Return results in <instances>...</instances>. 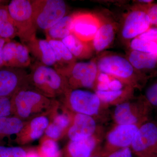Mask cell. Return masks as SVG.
I'll return each mask as SVG.
<instances>
[{
    "label": "cell",
    "instance_id": "obj_30",
    "mask_svg": "<svg viewBox=\"0 0 157 157\" xmlns=\"http://www.w3.org/2000/svg\"><path fill=\"white\" fill-rule=\"evenodd\" d=\"M0 157H27V154L23 149L18 147L0 145Z\"/></svg>",
    "mask_w": 157,
    "mask_h": 157
},
{
    "label": "cell",
    "instance_id": "obj_19",
    "mask_svg": "<svg viewBox=\"0 0 157 157\" xmlns=\"http://www.w3.org/2000/svg\"><path fill=\"white\" fill-rule=\"evenodd\" d=\"M117 27L110 21L102 20L100 28L91 42L94 52L101 53L110 46L114 41Z\"/></svg>",
    "mask_w": 157,
    "mask_h": 157
},
{
    "label": "cell",
    "instance_id": "obj_8",
    "mask_svg": "<svg viewBox=\"0 0 157 157\" xmlns=\"http://www.w3.org/2000/svg\"><path fill=\"white\" fill-rule=\"evenodd\" d=\"M140 126L135 125H116L105 135L101 155L107 156L120 150L131 147Z\"/></svg>",
    "mask_w": 157,
    "mask_h": 157
},
{
    "label": "cell",
    "instance_id": "obj_37",
    "mask_svg": "<svg viewBox=\"0 0 157 157\" xmlns=\"http://www.w3.org/2000/svg\"><path fill=\"white\" fill-rule=\"evenodd\" d=\"M9 40L3 39L0 37V68L4 67L3 66L2 59V51L3 47L6 42Z\"/></svg>",
    "mask_w": 157,
    "mask_h": 157
},
{
    "label": "cell",
    "instance_id": "obj_27",
    "mask_svg": "<svg viewBox=\"0 0 157 157\" xmlns=\"http://www.w3.org/2000/svg\"><path fill=\"white\" fill-rule=\"evenodd\" d=\"M131 50L152 54L155 55L157 48V42H148L135 38L130 41Z\"/></svg>",
    "mask_w": 157,
    "mask_h": 157
},
{
    "label": "cell",
    "instance_id": "obj_39",
    "mask_svg": "<svg viewBox=\"0 0 157 157\" xmlns=\"http://www.w3.org/2000/svg\"><path fill=\"white\" fill-rule=\"evenodd\" d=\"M27 157H39V156L36 154L30 153L28 155H27Z\"/></svg>",
    "mask_w": 157,
    "mask_h": 157
},
{
    "label": "cell",
    "instance_id": "obj_15",
    "mask_svg": "<svg viewBox=\"0 0 157 157\" xmlns=\"http://www.w3.org/2000/svg\"><path fill=\"white\" fill-rule=\"evenodd\" d=\"M103 129L87 138L70 140L68 151L70 157H92L101 155L102 143L105 138Z\"/></svg>",
    "mask_w": 157,
    "mask_h": 157
},
{
    "label": "cell",
    "instance_id": "obj_14",
    "mask_svg": "<svg viewBox=\"0 0 157 157\" xmlns=\"http://www.w3.org/2000/svg\"><path fill=\"white\" fill-rule=\"evenodd\" d=\"M30 54L28 48L25 44L8 40L3 48V66L24 69L31 65Z\"/></svg>",
    "mask_w": 157,
    "mask_h": 157
},
{
    "label": "cell",
    "instance_id": "obj_4",
    "mask_svg": "<svg viewBox=\"0 0 157 157\" xmlns=\"http://www.w3.org/2000/svg\"><path fill=\"white\" fill-rule=\"evenodd\" d=\"M8 7L21 43L25 44L36 37L37 29L34 21L31 1L12 0Z\"/></svg>",
    "mask_w": 157,
    "mask_h": 157
},
{
    "label": "cell",
    "instance_id": "obj_36",
    "mask_svg": "<svg viewBox=\"0 0 157 157\" xmlns=\"http://www.w3.org/2000/svg\"><path fill=\"white\" fill-rule=\"evenodd\" d=\"M105 157H133V154L130 147L120 150Z\"/></svg>",
    "mask_w": 157,
    "mask_h": 157
},
{
    "label": "cell",
    "instance_id": "obj_33",
    "mask_svg": "<svg viewBox=\"0 0 157 157\" xmlns=\"http://www.w3.org/2000/svg\"><path fill=\"white\" fill-rule=\"evenodd\" d=\"M137 38L148 42H157V27L151 26L147 30Z\"/></svg>",
    "mask_w": 157,
    "mask_h": 157
},
{
    "label": "cell",
    "instance_id": "obj_18",
    "mask_svg": "<svg viewBox=\"0 0 157 157\" xmlns=\"http://www.w3.org/2000/svg\"><path fill=\"white\" fill-rule=\"evenodd\" d=\"M30 54L42 65L54 67L56 64V60L53 49L46 39H39L37 37L26 43Z\"/></svg>",
    "mask_w": 157,
    "mask_h": 157
},
{
    "label": "cell",
    "instance_id": "obj_12",
    "mask_svg": "<svg viewBox=\"0 0 157 157\" xmlns=\"http://www.w3.org/2000/svg\"><path fill=\"white\" fill-rule=\"evenodd\" d=\"M48 101L45 96L33 90L21 87L11 97L12 109L21 118L31 115L35 107Z\"/></svg>",
    "mask_w": 157,
    "mask_h": 157
},
{
    "label": "cell",
    "instance_id": "obj_26",
    "mask_svg": "<svg viewBox=\"0 0 157 157\" xmlns=\"http://www.w3.org/2000/svg\"><path fill=\"white\" fill-rule=\"evenodd\" d=\"M48 124L49 121L45 117L40 116L34 118L30 124V136L31 139L35 140L40 138L49 125Z\"/></svg>",
    "mask_w": 157,
    "mask_h": 157
},
{
    "label": "cell",
    "instance_id": "obj_29",
    "mask_svg": "<svg viewBox=\"0 0 157 157\" xmlns=\"http://www.w3.org/2000/svg\"><path fill=\"white\" fill-rule=\"evenodd\" d=\"M143 96L152 109H157V80L147 88Z\"/></svg>",
    "mask_w": 157,
    "mask_h": 157
},
{
    "label": "cell",
    "instance_id": "obj_25",
    "mask_svg": "<svg viewBox=\"0 0 157 157\" xmlns=\"http://www.w3.org/2000/svg\"><path fill=\"white\" fill-rule=\"evenodd\" d=\"M23 127V123L19 118L10 116L0 117V138L18 134Z\"/></svg>",
    "mask_w": 157,
    "mask_h": 157
},
{
    "label": "cell",
    "instance_id": "obj_16",
    "mask_svg": "<svg viewBox=\"0 0 157 157\" xmlns=\"http://www.w3.org/2000/svg\"><path fill=\"white\" fill-rule=\"evenodd\" d=\"M102 127L97 124L94 118L84 114L76 113L73 119V124L68 131L70 140L87 138L95 135L102 130Z\"/></svg>",
    "mask_w": 157,
    "mask_h": 157
},
{
    "label": "cell",
    "instance_id": "obj_31",
    "mask_svg": "<svg viewBox=\"0 0 157 157\" xmlns=\"http://www.w3.org/2000/svg\"><path fill=\"white\" fill-rule=\"evenodd\" d=\"M13 111L11 98H0V117L10 116Z\"/></svg>",
    "mask_w": 157,
    "mask_h": 157
},
{
    "label": "cell",
    "instance_id": "obj_24",
    "mask_svg": "<svg viewBox=\"0 0 157 157\" xmlns=\"http://www.w3.org/2000/svg\"><path fill=\"white\" fill-rule=\"evenodd\" d=\"M14 21L9 14L8 5L0 7V37L12 40L17 36Z\"/></svg>",
    "mask_w": 157,
    "mask_h": 157
},
{
    "label": "cell",
    "instance_id": "obj_2",
    "mask_svg": "<svg viewBox=\"0 0 157 157\" xmlns=\"http://www.w3.org/2000/svg\"><path fill=\"white\" fill-rule=\"evenodd\" d=\"M29 79L41 94L47 97L66 94L70 90L65 76L54 68L39 62L33 66Z\"/></svg>",
    "mask_w": 157,
    "mask_h": 157
},
{
    "label": "cell",
    "instance_id": "obj_13",
    "mask_svg": "<svg viewBox=\"0 0 157 157\" xmlns=\"http://www.w3.org/2000/svg\"><path fill=\"white\" fill-rule=\"evenodd\" d=\"M29 80V74L24 69L0 68V98H11Z\"/></svg>",
    "mask_w": 157,
    "mask_h": 157
},
{
    "label": "cell",
    "instance_id": "obj_6",
    "mask_svg": "<svg viewBox=\"0 0 157 157\" xmlns=\"http://www.w3.org/2000/svg\"><path fill=\"white\" fill-rule=\"evenodd\" d=\"M31 2L37 29L45 32L66 16L67 8L63 0H34Z\"/></svg>",
    "mask_w": 157,
    "mask_h": 157
},
{
    "label": "cell",
    "instance_id": "obj_11",
    "mask_svg": "<svg viewBox=\"0 0 157 157\" xmlns=\"http://www.w3.org/2000/svg\"><path fill=\"white\" fill-rule=\"evenodd\" d=\"M102 20L90 12H78L73 14L71 34L84 42L92 41Z\"/></svg>",
    "mask_w": 157,
    "mask_h": 157
},
{
    "label": "cell",
    "instance_id": "obj_23",
    "mask_svg": "<svg viewBox=\"0 0 157 157\" xmlns=\"http://www.w3.org/2000/svg\"><path fill=\"white\" fill-rule=\"evenodd\" d=\"M72 18L73 14L66 15L50 29L45 31L46 39L62 41L71 34Z\"/></svg>",
    "mask_w": 157,
    "mask_h": 157
},
{
    "label": "cell",
    "instance_id": "obj_28",
    "mask_svg": "<svg viewBox=\"0 0 157 157\" xmlns=\"http://www.w3.org/2000/svg\"><path fill=\"white\" fill-rule=\"evenodd\" d=\"M42 154L45 157H59L60 151L59 145L51 139L45 140L41 147Z\"/></svg>",
    "mask_w": 157,
    "mask_h": 157
},
{
    "label": "cell",
    "instance_id": "obj_38",
    "mask_svg": "<svg viewBox=\"0 0 157 157\" xmlns=\"http://www.w3.org/2000/svg\"><path fill=\"white\" fill-rule=\"evenodd\" d=\"M7 2L8 1L0 0V7L3 6H5V5H7L6 4L7 3Z\"/></svg>",
    "mask_w": 157,
    "mask_h": 157
},
{
    "label": "cell",
    "instance_id": "obj_9",
    "mask_svg": "<svg viewBox=\"0 0 157 157\" xmlns=\"http://www.w3.org/2000/svg\"><path fill=\"white\" fill-rule=\"evenodd\" d=\"M137 157H157V122L149 121L140 126L131 147Z\"/></svg>",
    "mask_w": 157,
    "mask_h": 157
},
{
    "label": "cell",
    "instance_id": "obj_7",
    "mask_svg": "<svg viewBox=\"0 0 157 157\" xmlns=\"http://www.w3.org/2000/svg\"><path fill=\"white\" fill-rule=\"evenodd\" d=\"M99 73L96 59H93L76 62L60 73L67 78L70 90L85 88L95 90Z\"/></svg>",
    "mask_w": 157,
    "mask_h": 157
},
{
    "label": "cell",
    "instance_id": "obj_40",
    "mask_svg": "<svg viewBox=\"0 0 157 157\" xmlns=\"http://www.w3.org/2000/svg\"><path fill=\"white\" fill-rule=\"evenodd\" d=\"M92 157H103L101 156V155H97L94 156H93Z\"/></svg>",
    "mask_w": 157,
    "mask_h": 157
},
{
    "label": "cell",
    "instance_id": "obj_35",
    "mask_svg": "<svg viewBox=\"0 0 157 157\" xmlns=\"http://www.w3.org/2000/svg\"><path fill=\"white\" fill-rule=\"evenodd\" d=\"M70 117L67 114H61L55 118L53 123L63 130L70 125Z\"/></svg>",
    "mask_w": 157,
    "mask_h": 157
},
{
    "label": "cell",
    "instance_id": "obj_5",
    "mask_svg": "<svg viewBox=\"0 0 157 157\" xmlns=\"http://www.w3.org/2000/svg\"><path fill=\"white\" fill-rule=\"evenodd\" d=\"M152 109L143 96L115 107L112 118L116 125L140 126L150 120Z\"/></svg>",
    "mask_w": 157,
    "mask_h": 157
},
{
    "label": "cell",
    "instance_id": "obj_10",
    "mask_svg": "<svg viewBox=\"0 0 157 157\" xmlns=\"http://www.w3.org/2000/svg\"><path fill=\"white\" fill-rule=\"evenodd\" d=\"M145 5H138L127 13L121 29V36L123 39L131 41L151 26Z\"/></svg>",
    "mask_w": 157,
    "mask_h": 157
},
{
    "label": "cell",
    "instance_id": "obj_3",
    "mask_svg": "<svg viewBox=\"0 0 157 157\" xmlns=\"http://www.w3.org/2000/svg\"><path fill=\"white\" fill-rule=\"evenodd\" d=\"M65 94L70 108L76 113L90 116L97 122L107 119L109 107L102 103L95 93L81 89L70 90Z\"/></svg>",
    "mask_w": 157,
    "mask_h": 157
},
{
    "label": "cell",
    "instance_id": "obj_1",
    "mask_svg": "<svg viewBox=\"0 0 157 157\" xmlns=\"http://www.w3.org/2000/svg\"><path fill=\"white\" fill-rule=\"evenodd\" d=\"M99 72L116 78L135 90H141L150 77L135 70L127 57L104 53L96 59Z\"/></svg>",
    "mask_w": 157,
    "mask_h": 157
},
{
    "label": "cell",
    "instance_id": "obj_21",
    "mask_svg": "<svg viewBox=\"0 0 157 157\" xmlns=\"http://www.w3.org/2000/svg\"><path fill=\"white\" fill-rule=\"evenodd\" d=\"M46 40L50 43L54 52L56 64L54 68L59 73L64 71L76 63V59L62 41L49 39Z\"/></svg>",
    "mask_w": 157,
    "mask_h": 157
},
{
    "label": "cell",
    "instance_id": "obj_20",
    "mask_svg": "<svg viewBox=\"0 0 157 157\" xmlns=\"http://www.w3.org/2000/svg\"><path fill=\"white\" fill-rule=\"evenodd\" d=\"M135 89L131 86H125L121 89L96 91L95 93L102 103L109 107L116 106L134 99Z\"/></svg>",
    "mask_w": 157,
    "mask_h": 157
},
{
    "label": "cell",
    "instance_id": "obj_17",
    "mask_svg": "<svg viewBox=\"0 0 157 157\" xmlns=\"http://www.w3.org/2000/svg\"><path fill=\"white\" fill-rule=\"evenodd\" d=\"M127 59L140 73L151 78L157 74V56L152 54L131 50Z\"/></svg>",
    "mask_w": 157,
    "mask_h": 157
},
{
    "label": "cell",
    "instance_id": "obj_34",
    "mask_svg": "<svg viewBox=\"0 0 157 157\" xmlns=\"http://www.w3.org/2000/svg\"><path fill=\"white\" fill-rule=\"evenodd\" d=\"M63 130L54 123L49 124L45 130V134L50 138L56 139L61 135Z\"/></svg>",
    "mask_w": 157,
    "mask_h": 157
},
{
    "label": "cell",
    "instance_id": "obj_32",
    "mask_svg": "<svg viewBox=\"0 0 157 157\" xmlns=\"http://www.w3.org/2000/svg\"><path fill=\"white\" fill-rule=\"evenodd\" d=\"M145 8L151 25L157 27V3L146 4Z\"/></svg>",
    "mask_w": 157,
    "mask_h": 157
},
{
    "label": "cell",
    "instance_id": "obj_22",
    "mask_svg": "<svg viewBox=\"0 0 157 157\" xmlns=\"http://www.w3.org/2000/svg\"><path fill=\"white\" fill-rule=\"evenodd\" d=\"M62 41L76 59H89L94 53L91 42H84L73 34H70Z\"/></svg>",
    "mask_w": 157,
    "mask_h": 157
}]
</instances>
